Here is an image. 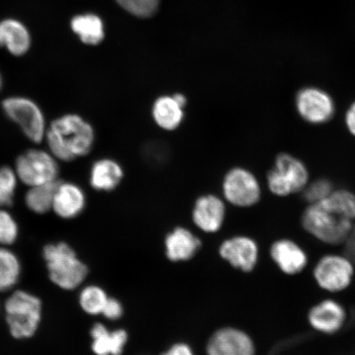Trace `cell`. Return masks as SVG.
Returning a JSON list of instances; mask_svg holds the SVG:
<instances>
[{"instance_id":"obj_23","label":"cell","mask_w":355,"mask_h":355,"mask_svg":"<svg viewBox=\"0 0 355 355\" xmlns=\"http://www.w3.org/2000/svg\"><path fill=\"white\" fill-rule=\"evenodd\" d=\"M59 182L34 186L26 194V204L29 209L37 214H44L53 208L55 191Z\"/></svg>"},{"instance_id":"obj_14","label":"cell","mask_w":355,"mask_h":355,"mask_svg":"<svg viewBox=\"0 0 355 355\" xmlns=\"http://www.w3.org/2000/svg\"><path fill=\"white\" fill-rule=\"evenodd\" d=\"M86 207V195L78 185L59 183L55 191L52 209L64 219L75 218Z\"/></svg>"},{"instance_id":"obj_13","label":"cell","mask_w":355,"mask_h":355,"mask_svg":"<svg viewBox=\"0 0 355 355\" xmlns=\"http://www.w3.org/2000/svg\"><path fill=\"white\" fill-rule=\"evenodd\" d=\"M220 254L234 268L248 272L255 268L259 250L256 243L250 238L239 236L222 243Z\"/></svg>"},{"instance_id":"obj_24","label":"cell","mask_w":355,"mask_h":355,"mask_svg":"<svg viewBox=\"0 0 355 355\" xmlns=\"http://www.w3.org/2000/svg\"><path fill=\"white\" fill-rule=\"evenodd\" d=\"M20 275L17 257L7 248H0V291L10 290L19 282Z\"/></svg>"},{"instance_id":"obj_27","label":"cell","mask_w":355,"mask_h":355,"mask_svg":"<svg viewBox=\"0 0 355 355\" xmlns=\"http://www.w3.org/2000/svg\"><path fill=\"white\" fill-rule=\"evenodd\" d=\"M116 1L128 12L141 17L153 15L157 10L159 4V0H116Z\"/></svg>"},{"instance_id":"obj_21","label":"cell","mask_w":355,"mask_h":355,"mask_svg":"<svg viewBox=\"0 0 355 355\" xmlns=\"http://www.w3.org/2000/svg\"><path fill=\"white\" fill-rule=\"evenodd\" d=\"M92 348L96 355H121L128 340L124 330L110 331L103 324L96 323L92 328Z\"/></svg>"},{"instance_id":"obj_29","label":"cell","mask_w":355,"mask_h":355,"mask_svg":"<svg viewBox=\"0 0 355 355\" xmlns=\"http://www.w3.org/2000/svg\"><path fill=\"white\" fill-rule=\"evenodd\" d=\"M332 193V185L327 180L313 182L305 189L304 198L310 204L317 203L329 197Z\"/></svg>"},{"instance_id":"obj_5","label":"cell","mask_w":355,"mask_h":355,"mask_svg":"<svg viewBox=\"0 0 355 355\" xmlns=\"http://www.w3.org/2000/svg\"><path fill=\"white\" fill-rule=\"evenodd\" d=\"M3 109L28 139L42 143L47 130L44 114L37 104L26 97L12 96L3 101Z\"/></svg>"},{"instance_id":"obj_11","label":"cell","mask_w":355,"mask_h":355,"mask_svg":"<svg viewBox=\"0 0 355 355\" xmlns=\"http://www.w3.org/2000/svg\"><path fill=\"white\" fill-rule=\"evenodd\" d=\"M207 352V355H255V348L246 333L229 327L213 334Z\"/></svg>"},{"instance_id":"obj_9","label":"cell","mask_w":355,"mask_h":355,"mask_svg":"<svg viewBox=\"0 0 355 355\" xmlns=\"http://www.w3.org/2000/svg\"><path fill=\"white\" fill-rule=\"evenodd\" d=\"M352 263L347 257H324L314 269V277L324 290L331 292L343 291L352 282L354 273Z\"/></svg>"},{"instance_id":"obj_1","label":"cell","mask_w":355,"mask_h":355,"mask_svg":"<svg viewBox=\"0 0 355 355\" xmlns=\"http://www.w3.org/2000/svg\"><path fill=\"white\" fill-rule=\"evenodd\" d=\"M51 153L57 159L71 162L91 152L95 141L94 128L78 114L58 118L46 131Z\"/></svg>"},{"instance_id":"obj_30","label":"cell","mask_w":355,"mask_h":355,"mask_svg":"<svg viewBox=\"0 0 355 355\" xmlns=\"http://www.w3.org/2000/svg\"><path fill=\"white\" fill-rule=\"evenodd\" d=\"M101 314H103L110 320H116V319L121 318L123 307L121 302L113 298H109Z\"/></svg>"},{"instance_id":"obj_2","label":"cell","mask_w":355,"mask_h":355,"mask_svg":"<svg viewBox=\"0 0 355 355\" xmlns=\"http://www.w3.org/2000/svg\"><path fill=\"white\" fill-rule=\"evenodd\" d=\"M354 219L331 197L311 204L303 215V225L309 233L324 243H345L353 228Z\"/></svg>"},{"instance_id":"obj_12","label":"cell","mask_w":355,"mask_h":355,"mask_svg":"<svg viewBox=\"0 0 355 355\" xmlns=\"http://www.w3.org/2000/svg\"><path fill=\"white\" fill-rule=\"evenodd\" d=\"M225 202L214 194H206L198 198L192 213L195 225L207 233L218 232L225 218Z\"/></svg>"},{"instance_id":"obj_26","label":"cell","mask_w":355,"mask_h":355,"mask_svg":"<svg viewBox=\"0 0 355 355\" xmlns=\"http://www.w3.org/2000/svg\"><path fill=\"white\" fill-rule=\"evenodd\" d=\"M17 175L11 168H0V207L10 206L15 197Z\"/></svg>"},{"instance_id":"obj_15","label":"cell","mask_w":355,"mask_h":355,"mask_svg":"<svg viewBox=\"0 0 355 355\" xmlns=\"http://www.w3.org/2000/svg\"><path fill=\"white\" fill-rule=\"evenodd\" d=\"M346 314L343 306L333 300H326L310 310L309 319L315 330L333 334L340 330Z\"/></svg>"},{"instance_id":"obj_17","label":"cell","mask_w":355,"mask_h":355,"mask_svg":"<svg viewBox=\"0 0 355 355\" xmlns=\"http://www.w3.org/2000/svg\"><path fill=\"white\" fill-rule=\"evenodd\" d=\"M32 44V37L26 26L15 19L0 21V47L15 56L26 54Z\"/></svg>"},{"instance_id":"obj_28","label":"cell","mask_w":355,"mask_h":355,"mask_svg":"<svg viewBox=\"0 0 355 355\" xmlns=\"http://www.w3.org/2000/svg\"><path fill=\"white\" fill-rule=\"evenodd\" d=\"M19 236V226L10 213L0 210V244L8 245Z\"/></svg>"},{"instance_id":"obj_32","label":"cell","mask_w":355,"mask_h":355,"mask_svg":"<svg viewBox=\"0 0 355 355\" xmlns=\"http://www.w3.org/2000/svg\"><path fill=\"white\" fill-rule=\"evenodd\" d=\"M162 355H194L193 350L189 345L180 343L173 345L172 347L167 350Z\"/></svg>"},{"instance_id":"obj_20","label":"cell","mask_w":355,"mask_h":355,"mask_svg":"<svg viewBox=\"0 0 355 355\" xmlns=\"http://www.w3.org/2000/svg\"><path fill=\"white\" fill-rule=\"evenodd\" d=\"M200 246L201 241L185 228L175 229L166 239V255L168 259L173 261L192 259Z\"/></svg>"},{"instance_id":"obj_18","label":"cell","mask_w":355,"mask_h":355,"mask_svg":"<svg viewBox=\"0 0 355 355\" xmlns=\"http://www.w3.org/2000/svg\"><path fill=\"white\" fill-rule=\"evenodd\" d=\"M270 256L282 272L295 275L303 270L307 264V256L298 244L282 239L273 243Z\"/></svg>"},{"instance_id":"obj_3","label":"cell","mask_w":355,"mask_h":355,"mask_svg":"<svg viewBox=\"0 0 355 355\" xmlns=\"http://www.w3.org/2000/svg\"><path fill=\"white\" fill-rule=\"evenodd\" d=\"M43 257L51 282L63 290H74L87 276V266L78 259L69 244H48L44 248Z\"/></svg>"},{"instance_id":"obj_31","label":"cell","mask_w":355,"mask_h":355,"mask_svg":"<svg viewBox=\"0 0 355 355\" xmlns=\"http://www.w3.org/2000/svg\"><path fill=\"white\" fill-rule=\"evenodd\" d=\"M345 252L346 257L355 263V225L345 242Z\"/></svg>"},{"instance_id":"obj_19","label":"cell","mask_w":355,"mask_h":355,"mask_svg":"<svg viewBox=\"0 0 355 355\" xmlns=\"http://www.w3.org/2000/svg\"><path fill=\"white\" fill-rule=\"evenodd\" d=\"M124 177L121 164L110 158L98 159L93 164L90 172V184L101 192H110L121 184Z\"/></svg>"},{"instance_id":"obj_34","label":"cell","mask_w":355,"mask_h":355,"mask_svg":"<svg viewBox=\"0 0 355 355\" xmlns=\"http://www.w3.org/2000/svg\"><path fill=\"white\" fill-rule=\"evenodd\" d=\"M2 87V77H1V74H0V89H1Z\"/></svg>"},{"instance_id":"obj_22","label":"cell","mask_w":355,"mask_h":355,"mask_svg":"<svg viewBox=\"0 0 355 355\" xmlns=\"http://www.w3.org/2000/svg\"><path fill=\"white\" fill-rule=\"evenodd\" d=\"M70 26L81 42L89 46H96L104 40V25L98 16L92 13L75 16Z\"/></svg>"},{"instance_id":"obj_4","label":"cell","mask_w":355,"mask_h":355,"mask_svg":"<svg viewBox=\"0 0 355 355\" xmlns=\"http://www.w3.org/2000/svg\"><path fill=\"white\" fill-rule=\"evenodd\" d=\"M6 319L12 337L30 338L37 331L42 318V302L26 291H16L6 304Z\"/></svg>"},{"instance_id":"obj_7","label":"cell","mask_w":355,"mask_h":355,"mask_svg":"<svg viewBox=\"0 0 355 355\" xmlns=\"http://www.w3.org/2000/svg\"><path fill=\"white\" fill-rule=\"evenodd\" d=\"M17 178L30 187L56 181L59 166L52 154L42 150H30L16 162Z\"/></svg>"},{"instance_id":"obj_6","label":"cell","mask_w":355,"mask_h":355,"mask_svg":"<svg viewBox=\"0 0 355 355\" xmlns=\"http://www.w3.org/2000/svg\"><path fill=\"white\" fill-rule=\"evenodd\" d=\"M307 168L300 159L291 155L282 154L268 175V185L272 193L277 196H287L299 192L307 185Z\"/></svg>"},{"instance_id":"obj_16","label":"cell","mask_w":355,"mask_h":355,"mask_svg":"<svg viewBox=\"0 0 355 355\" xmlns=\"http://www.w3.org/2000/svg\"><path fill=\"white\" fill-rule=\"evenodd\" d=\"M152 117L161 130L175 131L184 121L185 107L179 103L174 94L163 95L153 102Z\"/></svg>"},{"instance_id":"obj_33","label":"cell","mask_w":355,"mask_h":355,"mask_svg":"<svg viewBox=\"0 0 355 355\" xmlns=\"http://www.w3.org/2000/svg\"><path fill=\"white\" fill-rule=\"evenodd\" d=\"M346 124L350 132L355 136V102L350 106L345 117Z\"/></svg>"},{"instance_id":"obj_8","label":"cell","mask_w":355,"mask_h":355,"mask_svg":"<svg viewBox=\"0 0 355 355\" xmlns=\"http://www.w3.org/2000/svg\"><path fill=\"white\" fill-rule=\"evenodd\" d=\"M221 187L225 201L234 207L254 206L261 198L259 180L242 167H234L226 173Z\"/></svg>"},{"instance_id":"obj_25","label":"cell","mask_w":355,"mask_h":355,"mask_svg":"<svg viewBox=\"0 0 355 355\" xmlns=\"http://www.w3.org/2000/svg\"><path fill=\"white\" fill-rule=\"evenodd\" d=\"M109 297L101 288L95 286L83 288L80 294V305L84 312L90 315L101 314Z\"/></svg>"},{"instance_id":"obj_10","label":"cell","mask_w":355,"mask_h":355,"mask_svg":"<svg viewBox=\"0 0 355 355\" xmlns=\"http://www.w3.org/2000/svg\"><path fill=\"white\" fill-rule=\"evenodd\" d=\"M296 106L302 118L312 123H325L335 112L331 97L327 92L314 87L304 88L299 92Z\"/></svg>"}]
</instances>
